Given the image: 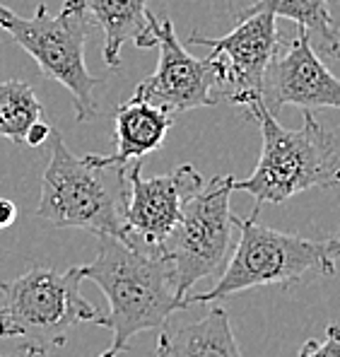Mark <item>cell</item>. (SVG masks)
<instances>
[{"instance_id": "1", "label": "cell", "mask_w": 340, "mask_h": 357, "mask_svg": "<svg viewBox=\"0 0 340 357\" xmlns=\"http://www.w3.org/2000/svg\"><path fill=\"white\" fill-rule=\"evenodd\" d=\"M99 254L80 266L82 278L99 285L109 299L104 326L114 331L111 348L123 353L133 335L167 326L174 312L186 309L176 290V275L169 256L125 244L118 237H97Z\"/></svg>"}, {"instance_id": "2", "label": "cell", "mask_w": 340, "mask_h": 357, "mask_svg": "<svg viewBox=\"0 0 340 357\" xmlns=\"http://www.w3.org/2000/svg\"><path fill=\"white\" fill-rule=\"evenodd\" d=\"M128 165L111 155H75L51 135V162L41 178L36 218L54 227L125 239Z\"/></svg>"}, {"instance_id": "3", "label": "cell", "mask_w": 340, "mask_h": 357, "mask_svg": "<svg viewBox=\"0 0 340 357\" xmlns=\"http://www.w3.org/2000/svg\"><path fill=\"white\" fill-rule=\"evenodd\" d=\"M247 116L258 123L263 148L251 176L234 178L232 191L249 193L256 201L254 213L263 203L278 206L309 188L340 183V145L311 112H304V123L297 130L280 126L261 99L249 104Z\"/></svg>"}, {"instance_id": "4", "label": "cell", "mask_w": 340, "mask_h": 357, "mask_svg": "<svg viewBox=\"0 0 340 357\" xmlns=\"http://www.w3.org/2000/svg\"><path fill=\"white\" fill-rule=\"evenodd\" d=\"M234 227L239 229L237 249L232 251V259L224 266L217 285L210 292L186 297V307L219 302L251 287H292L311 273L321 275L336 273L340 234L307 239L300 234L263 227L256 222V218L242 220L237 215H234Z\"/></svg>"}, {"instance_id": "5", "label": "cell", "mask_w": 340, "mask_h": 357, "mask_svg": "<svg viewBox=\"0 0 340 357\" xmlns=\"http://www.w3.org/2000/svg\"><path fill=\"white\" fill-rule=\"evenodd\" d=\"M82 268L68 271L31 268L10 282H0V335L22 338L24 350L46 355L65 345L77 324L104 326V314L80 292Z\"/></svg>"}, {"instance_id": "6", "label": "cell", "mask_w": 340, "mask_h": 357, "mask_svg": "<svg viewBox=\"0 0 340 357\" xmlns=\"http://www.w3.org/2000/svg\"><path fill=\"white\" fill-rule=\"evenodd\" d=\"M0 29L36 61L46 77L61 82L72 94V107L80 123L97 114L94 87L99 77L87 70L85 41L92 29L85 0H65L59 15H51L44 3L31 17H20L0 5Z\"/></svg>"}, {"instance_id": "7", "label": "cell", "mask_w": 340, "mask_h": 357, "mask_svg": "<svg viewBox=\"0 0 340 357\" xmlns=\"http://www.w3.org/2000/svg\"><path fill=\"white\" fill-rule=\"evenodd\" d=\"M234 176H215L186 201L174 232L162 244L176 275V290L188 297L203 278L224 271L234 241V215L229 210Z\"/></svg>"}, {"instance_id": "8", "label": "cell", "mask_w": 340, "mask_h": 357, "mask_svg": "<svg viewBox=\"0 0 340 357\" xmlns=\"http://www.w3.org/2000/svg\"><path fill=\"white\" fill-rule=\"evenodd\" d=\"M138 49L160 46L157 70L135 87L133 97L145 99L169 114L212 107L217 99V73L208 59H196L176 39L169 17H157L148 10V27L133 41Z\"/></svg>"}, {"instance_id": "9", "label": "cell", "mask_w": 340, "mask_h": 357, "mask_svg": "<svg viewBox=\"0 0 340 357\" xmlns=\"http://www.w3.org/2000/svg\"><path fill=\"white\" fill-rule=\"evenodd\" d=\"M275 20L270 13H254L219 39H208L196 31L188 36L191 44L210 49L208 61L217 73L219 102L249 107L261 99L265 68L280 46Z\"/></svg>"}, {"instance_id": "10", "label": "cell", "mask_w": 340, "mask_h": 357, "mask_svg": "<svg viewBox=\"0 0 340 357\" xmlns=\"http://www.w3.org/2000/svg\"><path fill=\"white\" fill-rule=\"evenodd\" d=\"M203 174L193 165H181L169 174L143 176V160L128 165L125 198V244L145 251H162L181 220L186 201L203 188Z\"/></svg>"}, {"instance_id": "11", "label": "cell", "mask_w": 340, "mask_h": 357, "mask_svg": "<svg viewBox=\"0 0 340 357\" xmlns=\"http://www.w3.org/2000/svg\"><path fill=\"white\" fill-rule=\"evenodd\" d=\"M261 102L273 116L282 107L340 109V80L326 68L307 31H297L285 46H278L263 75Z\"/></svg>"}, {"instance_id": "12", "label": "cell", "mask_w": 340, "mask_h": 357, "mask_svg": "<svg viewBox=\"0 0 340 357\" xmlns=\"http://www.w3.org/2000/svg\"><path fill=\"white\" fill-rule=\"evenodd\" d=\"M157 357H244L234 338L229 314L212 307L198 321L179 328L162 326Z\"/></svg>"}, {"instance_id": "13", "label": "cell", "mask_w": 340, "mask_h": 357, "mask_svg": "<svg viewBox=\"0 0 340 357\" xmlns=\"http://www.w3.org/2000/svg\"><path fill=\"white\" fill-rule=\"evenodd\" d=\"M114 121H116V155L111 157L121 165H130L164 145L167 133L174 123V114L145 99L130 97L128 102L116 107Z\"/></svg>"}, {"instance_id": "14", "label": "cell", "mask_w": 340, "mask_h": 357, "mask_svg": "<svg viewBox=\"0 0 340 357\" xmlns=\"http://www.w3.org/2000/svg\"><path fill=\"white\" fill-rule=\"evenodd\" d=\"M254 13H270L275 17L292 20L302 31H307L314 49L323 56H333L340 27L328 13V0H254L247 8L237 10V20Z\"/></svg>"}, {"instance_id": "15", "label": "cell", "mask_w": 340, "mask_h": 357, "mask_svg": "<svg viewBox=\"0 0 340 357\" xmlns=\"http://www.w3.org/2000/svg\"><path fill=\"white\" fill-rule=\"evenodd\" d=\"M94 24L104 31V61L116 68L125 41H135L148 27V0H85Z\"/></svg>"}, {"instance_id": "16", "label": "cell", "mask_w": 340, "mask_h": 357, "mask_svg": "<svg viewBox=\"0 0 340 357\" xmlns=\"http://www.w3.org/2000/svg\"><path fill=\"white\" fill-rule=\"evenodd\" d=\"M41 114V102L27 82L0 80V138L24 145L29 126L39 121Z\"/></svg>"}, {"instance_id": "17", "label": "cell", "mask_w": 340, "mask_h": 357, "mask_svg": "<svg viewBox=\"0 0 340 357\" xmlns=\"http://www.w3.org/2000/svg\"><path fill=\"white\" fill-rule=\"evenodd\" d=\"M300 357H340V326H328L326 340H307Z\"/></svg>"}, {"instance_id": "18", "label": "cell", "mask_w": 340, "mask_h": 357, "mask_svg": "<svg viewBox=\"0 0 340 357\" xmlns=\"http://www.w3.org/2000/svg\"><path fill=\"white\" fill-rule=\"evenodd\" d=\"M49 138H51V128L39 119V121H34V123L29 126L27 138H24V145H29V148H36V145L46 143Z\"/></svg>"}, {"instance_id": "19", "label": "cell", "mask_w": 340, "mask_h": 357, "mask_svg": "<svg viewBox=\"0 0 340 357\" xmlns=\"http://www.w3.org/2000/svg\"><path fill=\"white\" fill-rule=\"evenodd\" d=\"M17 206L10 198H0V229H8L17 222Z\"/></svg>"}, {"instance_id": "20", "label": "cell", "mask_w": 340, "mask_h": 357, "mask_svg": "<svg viewBox=\"0 0 340 357\" xmlns=\"http://www.w3.org/2000/svg\"><path fill=\"white\" fill-rule=\"evenodd\" d=\"M29 353H31V357H44V355H41V353H34V350H29ZM116 355H118L116 350H114V348H109L107 353H104L102 357H116Z\"/></svg>"}, {"instance_id": "21", "label": "cell", "mask_w": 340, "mask_h": 357, "mask_svg": "<svg viewBox=\"0 0 340 357\" xmlns=\"http://www.w3.org/2000/svg\"><path fill=\"white\" fill-rule=\"evenodd\" d=\"M333 56L340 59V31H338V39H336V46H333Z\"/></svg>"}, {"instance_id": "22", "label": "cell", "mask_w": 340, "mask_h": 357, "mask_svg": "<svg viewBox=\"0 0 340 357\" xmlns=\"http://www.w3.org/2000/svg\"><path fill=\"white\" fill-rule=\"evenodd\" d=\"M24 357H31V353H29V350H27V355H24Z\"/></svg>"}]
</instances>
